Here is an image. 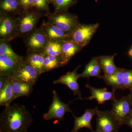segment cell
Here are the masks:
<instances>
[{
	"label": "cell",
	"mask_w": 132,
	"mask_h": 132,
	"mask_svg": "<svg viewBox=\"0 0 132 132\" xmlns=\"http://www.w3.org/2000/svg\"><path fill=\"white\" fill-rule=\"evenodd\" d=\"M12 90L14 99L19 97H28L32 92L34 85L29 82L11 78Z\"/></svg>",
	"instance_id": "16"
},
{
	"label": "cell",
	"mask_w": 132,
	"mask_h": 132,
	"mask_svg": "<svg viewBox=\"0 0 132 132\" xmlns=\"http://www.w3.org/2000/svg\"><path fill=\"white\" fill-rule=\"evenodd\" d=\"M17 38V22L13 16L1 13L0 39L9 42Z\"/></svg>",
	"instance_id": "8"
},
{
	"label": "cell",
	"mask_w": 132,
	"mask_h": 132,
	"mask_svg": "<svg viewBox=\"0 0 132 132\" xmlns=\"http://www.w3.org/2000/svg\"><path fill=\"white\" fill-rule=\"evenodd\" d=\"M98 111V107H96L93 109H87L85 113L80 117H77L73 114L75 119L74 126L71 132H78L83 128H88L93 132L91 122L94 116L97 115Z\"/></svg>",
	"instance_id": "14"
},
{
	"label": "cell",
	"mask_w": 132,
	"mask_h": 132,
	"mask_svg": "<svg viewBox=\"0 0 132 132\" xmlns=\"http://www.w3.org/2000/svg\"><path fill=\"white\" fill-rule=\"evenodd\" d=\"M123 86L124 90L132 88V69H124L123 73Z\"/></svg>",
	"instance_id": "29"
},
{
	"label": "cell",
	"mask_w": 132,
	"mask_h": 132,
	"mask_svg": "<svg viewBox=\"0 0 132 132\" xmlns=\"http://www.w3.org/2000/svg\"><path fill=\"white\" fill-rule=\"evenodd\" d=\"M11 78L6 76H0V90L2 89L3 87L9 81Z\"/></svg>",
	"instance_id": "31"
},
{
	"label": "cell",
	"mask_w": 132,
	"mask_h": 132,
	"mask_svg": "<svg viewBox=\"0 0 132 132\" xmlns=\"http://www.w3.org/2000/svg\"><path fill=\"white\" fill-rule=\"evenodd\" d=\"M111 110L114 118L122 126L132 113V103L130 95L113 101Z\"/></svg>",
	"instance_id": "5"
},
{
	"label": "cell",
	"mask_w": 132,
	"mask_h": 132,
	"mask_svg": "<svg viewBox=\"0 0 132 132\" xmlns=\"http://www.w3.org/2000/svg\"><path fill=\"white\" fill-rule=\"evenodd\" d=\"M33 121L30 112L20 104L6 107L0 116V132H27Z\"/></svg>",
	"instance_id": "1"
},
{
	"label": "cell",
	"mask_w": 132,
	"mask_h": 132,
	"mask_svg": "<svg viewBox=\"0 0 132 132\" xmlns=\"http://www.w3.org/2000/svg\"><path fill=\"white\" fill-rule=\"evenodd\" d=\"M19 5L23 10H28L33 7L34 0H18Z\"/></svg>",
	"instance_id": "30"
},
{
	"label": "cell",
	"mask_w": 132,
	"mask_h": 132,
	"mask_svg": "<svg viewBox=\"0 0 132 132\" xmlns=\"http://www.w3.org/2000/svg\"><path fill=\"white\" fill-rule=\"evenodd\" d=\"M61 42V61L63 67L67 65L71 58L81 50L82 47L72 39Z\"/></svg>",
	"instance_id": "15"
},
{
	"label": "cell",
	"mask_w": 132,
	"mask_h": 132,
	"mask_svg": "<svg viewBox=\"0 0 132 132\" xmlns=\"http://www.w3.org/2000/svg\"><path fill=\"white\" fill-rule=\"evenodd\" d=\"M80 67L79 66L72 72H69L65 75L62 76L58 79L53 81L54 84H61L65 85L73 92L75 95L78 96V99L83 100L78 80L79 78L80 74L77 72V70Z\"/></svg>",
	"instance_id": "11"
},
{
	"label": "cell",
	"mask_w": 132,
	"mask_h": 132,
	"mask_svg": "<svg viewBox=\"0 0 132 132\" xmlns=\"http://www.w3.org/2000/svg\"><path fill=\"white\" fill-rule=\"evenodd\" d=\"M128 54L131 56V57H132V46L131 47V49L130 51L128 52Z\"/></svg>",
	"instance_id": "35"
},
{
	"label": "cell",
	"mask_w": 132,
	"mask_h": 132,
	"mask_svg": "<svg viewBox=\"0 0 132 132\" xmlns=\"http://www.w3.org/2000/svg\"><path fill=\"white\" fill-rule=\"evenodd\" d=\"M116 54L112 55L98 57V61L104 72V76H108L113 73L117 67L114 64V57Z\"/></svg>",
	"instance_id": "22"
},
{
	"label": "cell",
	"mask_w": 132,
	"mask_h": 132,
	"mask_svg": "<svg viewBox=\"0 0 132 132\" xmlns=\"http://www.w3.org/2000/svg\"><path fill=\"white\" fill-rule=\"evenodd\" d=\"M40 27L49 41L62 42L71 39V34L65 32L49 22H43Z\"/></svg>",
	"instance_id": "12"
},
{
	"label": "cell",
	"mask_w": 132,
	"mask_h": 132,
	"mask_svg": "<svg viewBox=\"0 0 132 132\" xmlns=\"http://www.w3.org/2000/svg\"><path fill=\"white\" fill-rule=\"evenodd\" d=\"M124 69L117 67L113 73L108 76H102V79H103L106 85L111 86L112 89L124 90Z\"/></svg>",
	"instance_id": "18"
},
{
	"label": "cell",
	"mask_w": 132,
	"mask_h": 132,
	"mask_svg": "<svg viewBox=\"0 0 132 132\" xmlns=\"http://www.w3.org/2000/svg\"><path fill=\"white\" fill-rule=\"evenodd\" d=\"M78 0H56L54 5V13L67 12L69 9L75 5Z\"/></svg>",
	"instance_id": "27"
},
{
	"label": "cell",
	"mask_w": 132,
	"mask_h": 132,
	"mask_svg": "<svg viewBox=\"0 0 132 132\" xmlns=\"http://www.w3.org/2000/svg\"><path fill=\"white\" fill-rule=\"evenodd\" d=\"M124 125L129 126L132 129V113L130 117L125 121Z\"/></svg>",
	"instance_id": "32"
},
{
	"label": "cell",
	"mask_w": 132,
	"mask_h": 132,
	"mask_svg": "<svg viewBox=\"0 0 132 132\" xmlns=\"http://www.w3.org/2000/svg\"><path fill=\"white\" fill-rule=\"evenodd\" d=\"M40 75L39 71L29 64L24 58L20 62L12 78L34 85Z\"/></svg>",
	"instance_id": "10"
},
{
	"label": "cell",
	"mask_w": 132,
	"mask_h": 132,
	"mask_svg": "<svg viewBox=\"0 0 132 132\" xmlns=\"http://www.w3.org/2000/svg\"><path fill=\"white\" fill-rule=\"evenodd\" d=\"M96 130L101 132H119L121 125L111 111L99 110L96 115Z\"/></svg>",
	"instance_id": "7"
},
{
	"label": "cell",
	"mask_w": 132,
	"mask_h": 132,
	"mask_svg": "<svg viewBox=\"0 0 132 132\" xmlns=\"http://www.w3.org/2000/svg\"><path fill=\"white\" fill-rule=\"evenodd\" d=\"M50 23L56 26L65 32L71 34L80 24L78 17L67 12L46 14Z\"/></svg>",
	"instance_id": "3"
},
{
	"label": "cell",
	"mask_w": 132,
	"mask_h": 132,
	"mask_svg": "<svg viewBox=\"0 0 132 132\" xmlns=\"http://www.w3.org/2000/svg\"><path fill=\"white\" fill-rule=\"evenodd\" d=\"M48 0H34L33 7L39 12H46V14L50 13Z\"/></svg>",
	"instance_id": "28"
},
{
	"label": "cell",
	"mask_w": 132,
	"mask_h": 132,
	"mask_svg": "<svg viewBox=\"0 0 132 132\" xmlns=\"http://www.w3.org/2000/svg\"><path fill=\"white\" fill-rule=\"evenodd\" d=\"M23 38L28 51L31 52L43 53L48 42L41 27L36 29Z\"/></svg>",
	"instance_id": "6"
},
{
	"label": "cell",
	"mask_w": 132,
	"mask_h": 132,
	"mask_svg": "<svg viewBox=\"0 0 132 132\" xmlns=\"http://www.w3.org/2000/svg\"><path fill=\"white\" fill-rule=\"evenodd\" d=\"M43 53L46 55L55 56L61 60V42L48 41Z\"/></svg>",
	"instance_id": "25"
},
{
	"label": "cell",
	"mask_w": 132,
	"mask_h": 132,
	"mask_svg": "<svg viewBox=\"0 0 132 132\" xmlns=\"http://www.w3.org/2000/svg\"><path fill=\"white\" fill-rule=\"evenodd\" d=\"M98 23L80 24L71 33V39L82 47L87 46L98 28Z\"/></svg>",
	"instance_id": "9"
},
{
	"label": "cell",
	"mask_w": 132,
	"mask_h": 132,
	"mask_svg": "<svg viewBox=\"0 0 132 132\" xmlns=\"http://www.w3.org/2000/svg\"><path fill=\"white\" fill-rule=\"evenodd\" d=\"M21 61H17L6 55H0V76L12 77Z\"/></svg>",
	"instance_id": "17"
},
{
	"label": "cell",
	"mask_w": 132,
	"mask_h": 132,
	"mask_svg": "<svg viewBox=\"0 0 132 132\" xmlns=\"http://www.w3.org/2000/svg\"><path fill=\"white\" fill-rule=\"evenodd\" d=\"M101 132L99 131H97V130H96V131H93V132Z\"/></svg>",
	"instance_id": "36"
},
{
	"label": "cell",
	"mask_w": 132,
	"mask_h": 132,
	"mask_svg": "<svg viewBox=\"0 0 132 132\" xmlns=\"http://www.w3.org/2000/svg\"><path fill=\"white\" fill-rule=\"evenodd\" d=\"M56 0H48V2L49 3H51L54 6L56 2Z\"/></svg>",
	"instance_id": "33"
},
{
	"label": "cell",
	"mask_w": 132,
	"mask_h": 132,
	"mask_svg": "<svg viewBox=\"0 0 132 132\" xmlns=\"http://www.w3.org/2000/svg\"><path fill=\"white\" fill-rule=\"evenodd\" d=\"M8 42L1 41L0 55H3L18 61H21L24 58L16 54L12 49Z\"/></svg>",
	"instance_id": "26"
},
{
	"label": "cell",
	"mask_w": 132,
	"mask_h": 132,
	"mask_svg": "<svg viewBox=\"0 0 132 132\" xmlns=\"http://www.w3.org/2000/svg\"><path fill=\"white\" fill-rule=\"evenodd\" d=\"M33 8L28 10H23L16 17L17 38H23L36 29L42 14L36 9H33Z\"/></svg>",
	"instance_id": "2"
},
{
	"label": "cell",
	"mask_w": 132,
	"mask_h": 132,
	"mask_svg": "<svg viewBox=\"0 0 132 132\" xmlns=\"http://www.w3.org/2000/svg\"><path fill=\"white\" fill-rule=\"evenodd\" d=\"M46 55L43 52L28 51L25 59L31 66L36 69L40 74L43 73V62Z\"/></svg>",
	"instance_id": "21"
},
{
	"label": "cell",
	"mask_w": 132,
	"mask_h": 132,
	"mask_svg": "<svg viewBox=\"0 0 132 132\" xmlns=\"http://www.w3.org/2000/svg\"><path fill=\"white\" fill-rule=\"evenodd\" d=\"M130 90V93L129 94V95H130V98H131V101L132 103V88Z\"/></svg>",
	"instance_id": "34"
},
{
	"label": "cell",
	"mask_w": 132,
	"mask_h": 132,
	"mask_svg": "<svg viewBox=\"0 0 132 132\" xmlns=\"http://www.w3.org/2000/svg\"><path fill=\"white\" fill-rule=\"evenodd\" d=\"M0 9L1 13L12 16L19 15L23 10L18 0H1Z\"/></svg>",
	"instance_id": "20"
},
{
	"label": "cell",
	"mask_w": 132,
	"mask_h": 132,
	"mask_svg": "<svg viewBox=\"0 0 132 132\" xmlns=\"http://www.w3.org/2000/svg\"><path fill=\"white\" fill-rule=\"evenodd\" d=\"M62 67L61 60L52 55H46L43 62V73Z\"/></svg>",
	"instance_id": "24"
},
{
	"label": "cell",
	"mask_w": 132,
	"mask_h": 132,
	"mask_svg": "<svg viewBox=\"0 0 132 132\" xmlns=\"http://www.w3.org/2000/svg\"><path fill=\"white\" fill-rule=\"evenodd\" d=\"M14 100L10 79L2 89L0 90V106L5 107L8 106Z\"/></svg>",
	"instance_id": "23"
},
{
	"label": "cell",
	"mask_w": 132,
	"mask_h": 132,
	"mask_svg": "<svg viewBox=\"0 0 132 132\" xmlns=\"http://www.w3.org/2000/svg\"><path fill=\"white\" fill-rule=\"evenodd\" d=\"M86 86L90 90L91 96L83 99L90 100L94 99L100 104H103L108 101H114L116 100L115 94L116 89H112V92H109L106 88H96L92 86L89 83L87 84Z\"/></svg>",
	"instance_id": "13"
},
{
	"label": "cell",
	"mask_w": 132,
	"mask_h": 132,
	"mask_svg": "<svg viewBox=\"0 0 132 132\" xmlns=\"http://www.w3.org/2000/svg\"><path fill=\"white\" fill-rule=\"evenodd\" d=\"M102 69L98 61V57L93 58L86 66L82 73L80 74L79 78H88L95 77L102 79L101 75Z\"/></svg>",
	"instance_id": "19"
},
{
	"label": "cell",
	"mask_w": 132,
	"mask_h": 132,
	"mask_svg": "<svg viewBox=\"0 0 132 132\" xmlns=\"http://www.w3.org/2000/svg\"><path fill=\"white\" fill-rule=\"evenodd\" d=\"M53 94L52 104L47 112L44 114L43 117L45 120L52 119L63 120L66 113H73V111L69 107V103L66 104L62 102L55 90H53Z\"/></svg>",
	"instance_id": "4"
}]
</instances>
